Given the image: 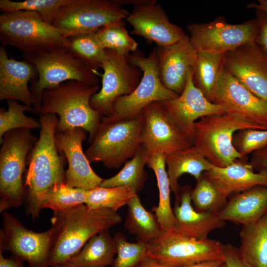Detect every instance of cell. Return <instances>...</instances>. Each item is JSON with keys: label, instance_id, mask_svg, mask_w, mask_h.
Masks as SVG:
<instances>
[{"label": "cell", "instance_id": "1", "mask_svg": "<svg viewBox=\"0 0 267 267\" xmlns=\"http://www.w3.org/2000/svg\"><path fill=\"white\" fill-rule=\"evenodd\" d=\"M59 118L55 114H41L40 135L28 158L25 174V212L33 220L39 217L44 196L53 185L64 182L63 153L56 147L55 139Z\"/></svg>", "mask_w": 267, "mask_h": 267}, {"label": "cell", "instance_id": "2", "mask_svg": "<svg viewBox=\"0 0 267 267\" xmlns=\"http://www.w3.org/2000/svg\"><path fill=\"white\" fill-rule=\"evenodd\" d=\"M121 221L117 212L105 208L90 209L85 204L67 211L53 212L51 222L56 236L49 267L66 263L92 237Z\"/></svg>", "mask_w": 267, "mask_h": 267}, {"label": "cell", "instance_id": "3", "mask_svg": "<svg viewBox=\"0 0 267 267\" xmlns=\"http://www.w3.org/2000/svg\"><path fill=\"white\" fill-rule=\"evenodd\" d=\"M99 90L91 86L71 80L46 89L42 96L41 114H55L59 117L56 133L80 128L89 134V142L101 123L102 116L90 105L91 96Z\"/></svg>", "mask_w": 267, "mask_h": 267}, {"label": "cell", "instance_id": "4", "mask_svg": "<svg viewBox=\"0 0 267 267\" xmlns=\"http://www.w3.org/2000/svg\"><path fill=\"white\" fill-rule=\"evenodd\" d=\"M72 33L45 22L37 12L19 10L0 15L1 45L15 47L28 54L66 47Z\"/></svg>", "mask_w": 267, "mask_h": 267}, {"label": "cell", "instance_id": "5", "mask_svg": "<svg viewBox=\"0 0 267 267\" xmlns=\"http://www.w3.org/2000/svg\"><path fill=\"white\" fill-rule=\"evenodd\" d=\"M23 59L33 64L38 73L31 81L35 114L40 113L44 90L53 89L71 80L91 86L98 85L97 73L88 68L66 47L46 51L23 54Z\"/></svg>", "mask_w": 267, "mask_h": 267}, {"label": "cell", "instance_id": "6", "mask_svg": "<svg viewBox=\"0 0 267 267\" xmlns=\"http://www.w3.org/2000/svg\"><path fill=\"white\" fill-rule=\"evenodd\" d=\"M144 125L143 112L129 119L101 122L85 154L90 163H102L118 169L133 158L142 144Z\"/></svg>", "mask_w": 267, "mask_h": 267}, {"label": "cell", "instance_id": "7", "mask_svg": "<svg viewBox=\"0 0 267 267\" xmlns=\"http://www.w3.org/2000/svg\"><path fill=\"white\" fill-rule=\"evenodd\" d=\"M37 139L29 129H15L3 135L0 150V213L25 201L23 175Z\"/></svg>", "mask_w": 267, "mask_h": 267}, {"label": "cell", "instance_id": "8", "mask_svg": "<svg viewBox=\"0 0 267 267\" xmlns=\"http://www.w3.org/2000/svg\"><path fill=\"white\" fill-rule=\"evenodd\" d=\"M246 129H257L227 113L206 116L194 124L192 144L212 165L224 167L243 160L234 148L232 139L236 132Z\"/></svg>", "mask_w": 267, "mask_h": 267}, {"label": "cell", "instance_id": "9", "mask_svg": "<svg viewBox=\"0 0 267 267\" xmlns=\"http://www.w3.org/2000/svg\"><path fill=\"white\" fill-rule=\"evenodd\" d=\"M128 58L142 71L140 82L131 94L120 96L114 101L112 114L108 117H102V122L134 118L150 104L175 98L179 95L164 87L160 80L156 49H153L147 56L136 50L130 54Z\"/></svg>", "mask_w": 267, "mask_h": 267}, {"label": "cell", "instance_id": "10", "mask_svg": "<svg viewBox=\"0 0 267 267\" xmlns=\"http://www.w3.org/2000/svg\"><path fill=\"white\" fill-rule=\"evenodd\" d=\"M225 244L210 238L197 239L173 228L163 229L147 244V256L171 267H183L209 260H224Z\"/></svg>", "mask_w": 267, "mask_h": 267}, {"label": "cell", "instance_id": "11", "mask_svg": "<svg viewBox=\"0 0 267 267\" xmlns=\"http://www.w3.org/2000/svg\"><path fill=\"white\" fill-rule=\"evenodd\" d=\"M0 249L9 251L28 264L29 267H49V261L56 236L55 228L42 232L25 227L12 214H2Z\"/></svg>", "mask_w": 267, "mask_h": 267}, {"label": "cell", "instance_id": "12", "mask_svg": "<svg viewBox=\"0 0 267 267\" xmlns=\"http://www.w3.org/2000/svg\"><path fill=\"white\" fill-rule=\"evenodd\" d=\"M129 13L113 0H72L59 8L51 24L76 36L95 33Z\"/></svg>", "mask_w": 267, "mask_h": 267}, {"label": "cell", "instance_id": "13", "mask_svg": "<svg viewBox=\"0 0 267 267\" xmlns=\"http://www.w3.org/2000/svg\"><path fill=\"white\" fill-rule=\"evenodd\" d=\"M106 58L102 68L101 88L90 99V105L102 117L112 114V106L118 97L131 94L142 76V71L128 58L116 51L105 49Z\"/></svg>", "mask_w": 267, "mask_h": 267}, {"label": "cell", "instance_id": "14", "mask_svg": "<svg viewBox=\"0 0 267 267\" xmlns=\"http://www.w3.org/2000/svg\"><path fill=\"white\" fill-rule=\"evenodd\" d=\"M187 28L190 42L197 51L224 54L246 43L255 41L259 23L255 18L231 24L218 18L207 23H191Z\"/></svg>", "mask_w": 267, "mask_h": 267}, {"label": "cell", "instance_id": "15", "mask_svg": "<svg viewBox=\"0 0 267 267\" xmlns=\"http://www.w3.org/2000/svg\"><path fill=\"white\" fill-rule=\"evenodd\" d=\"M212 102L257 129H267V101L250 91L225 67L218 81Z\"/></svg>", "mask_w": 267, "mask_h": 267}, {"label": "cell", "instance_id": "16", "mask_svg": "<svg viewBox=\"0 0 267 267\" xmlns=\"http://www.w3.org/2000/svg\"><path fill=\"white\" fill-rule=\"evenodd\" d=\"M144 125L142 144L149 155H165L189 148L193 144L170 118L160 102H154L143 111Z\"/></svg>", "mask_w": 267, "mask_h": 267}, {"label": "cell", "instance_id": "17", "mask_svg": "<svg viewBox=\"0 0 267 267\" xmlns=\"http://www.w3.org/2000/svg\"><path fill=\"white\" fill-rule=\"evenodd\" d=\"M224 64L243 86L267 101V56L255 41L225 53Z\"/></svg>", "mask_w": 267, "mask_h": 267}, {"label": "cell", "instance_id": "18", "mask_svg": "<svg viewBox=\"0 0 267 267\" xmlns=\"http://www.w3.org/2000/svg\"><path fill=\"white\" fill-rule=\"evenodd\" d=\"M193 71L194 69L189 72L184 90L178 97L160 102L172 120L192 143L194 124L197 119L226 113L221 106L209 101L195 86Z\"/></svg>", "mask_w": 267, "mask_h": 267}, {"label": "cell", "instance_id": "19", "mask_svg": "<svg viewBox=\"0 0 267 267\" xmlns=\"http://www.w3.org/2000/svg\"><path fill=\"white\" fill-rule=\"evenodd\" d=\"M126 20L132 25V34L154 42L158 47L175 44L186 35L182 28L170 22L156 0L134 6Z\"/></svg>", "mask_w": 267, "mask_h": 267}, {"label": "cell", "instance_id": "20", "mask_svg": "<svg viewBox=\"0 0 267 267\" xmlns=\"http://www.w3.org/2000/svg\"><path fill=\"white\" fill-rule=\"evenodd\" d=\"M87 132L80 128L56 133L55 143L58 150L63 153L68 162L64 182L72 187L89 190L100 186L103 179L92 170L82 147Z\"/></svg>", "mask_w": 267, "mask_h": 267}, {"label": "cell", "instance_id": "21", "mask_svg": "<svg viewBox=\"0 0 267 267\" xmlns=\"http://www.w3.org/2000/svg\"><path fill=\"white\" fill-rule=\"evenodd\" d=\"M158 74L167 89L180 95L185 86L189 72L194 69L198 51L185 35L171 45L157 47Z\"/></svg>", "mask_w": 267, "mask_h": 267}, {"label": "cell", "instance_id": "22", "mask_svg": "<svg viewBox=\"0 0 267 267\" xmlns=\"http://www.w3.org/2000/svg\"><path fill=\"white\" fill-rule=\"evenodd\" d=\"M191 190L190 186H183L176 195L173 228L184 235L199 240L206 239L212 231L223 228L225 221L218 212L196 210L192 204Z\"/></svg>", "mask_w": 267, "mask_h": 267}, {"label": "cell", "instance_id": "23", "mask_svg": "<svg viewBox=\"0 0 267 267\" xmlns=\"http://www.w3.org/2000/svg\"><path fill=\"white\" fill-rule=\"evenodd\" d=\"M36 67L26 61L9 58L5 47H0V100L14 99L31 106L34 97L28 87L30 81L37 80Z\"/></svg>", "mask_w": 267, "mask_h": 267}, {"label": "cell", "instance_id": "24", "mask_svg": "<svg viewBox=\"0 0 267 267\" xmlns=\"http://www.w3.org/2000/svg\"><path fill=\"white\" fill-rule=\"evenodd\" d=\"M246 160H238L224 167L212 165L205 174L225 197L258 186H267V173L255 172Z\"/></svg>", "mask_w": 267, "mask_h": 267}, {"label": "cell", "instance_id": "25", "mask_svg": "<svg viewBox=\"0 0 267 267\" xmlns=\"http://www.w3.org/2000/svg\"><path fill=\"white\" fill-rule=\"evenodd\" d=\"M267 212V186L237 193L219 212L221 218L242 225L256 222Z\"/></svg>", "mask_w": 267, "mask_h": 267}, {"label": "cell", "instance_id": "26", "mask_svg": "<svg viewBox=\"0 0 267 267\" xmlns=\"http://www.w3.org/2000/svg\"><path fill=\"white\" fill-rule=\"evenodd\" d=\"M165 156L171 191L176 195L180 189L178 179L183 174H190L197 180L212 166V164L193 145Z\"/></svg>", "mask_w": 267, "mask_h": 267}, {"label": "cell", "instance_id": "27", "mask_svg": "<svg viewBox=\"0 0 267 267\" xmlns=\"http://www.w3.org/2000/svg\"><path fill=\"white\" fill-rule=\"evenodd\" d=\"M116 246L109 229L92 237L75 255L65 264L76 267H106L112 265Z\"/></svg>", "mask_w": 267, "mask_h": 267}, {"label": "cell", "instance_id": "28", "mask_svg": "<svg viewBox=\"0 0 267 267\" xmlns=\"http://www.w3.org/2000/svg\"><path fill=\"white\" fill-rule=\"evenodd\" d=\"M239 250L252 267H267V212L255 222L242 225Z\"/></svg>", "mask_w": 267, "mask_h": 267}, {"label": "cell", "instance_id": "29", "mask_svg": "<svg viewBox=\"0 0 267 267\" xmlns=\"http://www.w3.org/2000/svg\"><path fill=\"white\" fill-rule=\"evenodd\" d=\"M147 166L155 175L159 190V203L153 208L158 222L163 229L174 227L175 219L170 200L171 188L170 180L165 167V156L162 153L149 155Z\"/></svg>", "mask_w": 267, "mask_h": 267}, {"label": "cell", "instance_id": "30", "mask_svg": "<svg viewBox=\"0 0 267 267\" xmlns=\"http://www.w3.org/2000/svg\"><path fill=\"white\" fill-rule=\"evenodd\" d=\"M124 226L130 234L135 237L137 241L146 244L155 239L163 230L155 214L143 206L137 194L127 205Z\"/></svg>", "mask_w": 267, "mask_h": 267}, {"label": "cell", "instance_id": "31", "mask_svg": "<svg viewBox=\"0 0 267 267\" xmlns=\"http://www.w3.org/2000/svg\"><path fill=\"white\" fill-rule=\"evenodd\" d=\"M224 54L207 51H198L193 82L211 102L218 81L224 67Z\"/></svg>", "mask_w": 267, "mask_h": 267}, {"label": "cell", "instance_id": "32", "mask_svg": "<svg viewBox=\"0 0 267 267\" xmlns=\"http://www.w3.org/2000/svg\"><path fill=\"white\" fill-rule=\"evenodd\" d=\"M149 157L147 150L141 144L134 156L125 162L123 168L115 176L103 179L100 186L104 187L127 186L137 194L144 187L147 178L144 167Z\"/></svg>", "mask_w": 267, "mask_h": 267}, {"label": "cell", "instance_id": "33", "mask_svg": "<svg viewBox=\"0 0 267 267\" xmlns=\"http://www.w3.org/2000/svg\"><path fill=\"white\" fill-rule=\"evenodd\" d=\"M66 47L93 71L102 68L106 54L95 32L68 37Z\"/></svg>", "mask_w": 267, "mask_h": 267}, {"label": "cell", "instance_id": "34", "mask_svg": "<svg viewBox=\"0 0 267 267\" xmlns=\"http://www.w3.org/2000/svg\"><path fill=\"white\" fill-rule=\"evenodd\" d=\"M137 194L127 186H97L87 190L85 204L90 209L105 208L117 212L120 208L127 205Z\"/></svg>", "mask_w": 267, "mask_h": 267}, {"label": "cell", "instance_id": "35", "mask_svg": "<svg viewBox=\"0 0 267 267\" xmlns=\"http://www.w3.org/2000/svg\"><path fill=\"white\" fill-rule=\"evenodd\" d=\"M87 190L70 187L64 182L56 183L45 192L42 208H48L53 212H62L85 204Z\"/></svg>", "mask_w": 267, "mask_h": 267}, {"label": "cell", "instance_id": "36", "mask_svg": "<svg viewBox=\"0 0 267 267\" xmlns=\"http://www.w3.org/2000/svg\"><path fill=\"white\" fill-rule=\"evenodd\" d=\"M95 35L104 49H110L126 56L137 50L138 44L128 34L123 20L102 27Z\"/></svg>", "mask_w": 267, "mask_h": 267}, {"label": "cell", "instance_id": "37", "mask_svg": "<svg viewBox=\"0 0 267 267\" xmlns=\"http://www.w3.org/2000/svg\"><path fill=\"white\" fill-rule=\"evenodd\" d=\"M6 103L7 110L3 107L0 108V143L3 135L9 131L18 129L41 128L39 121L24 114L25 111L35 113L33 107L20 104L14 99L7 100Z\"/></svg>", "mask_w": 267, "mask_h": 267}, {"label": "cell", "instance_id": "38", "mask_svg": "<svg viewBox=\"0 0 267 267\" xmlns=\"http://www.w3.org/2000/svg\"><path fill=\"white\" fill-rule=\"evenodd\" d=\"M191 198L193 207L199 212L219 213L227 201L204 173L196 180Z\"/></svg>", "mask_w": 267, "mask_h": 267}, {"label": "cell", "instance_id": "39", "mask_svg": "<svg viewBox=\"0 0 267 267\" xmlns=\"http://www.w3.org/2000/svg\"><path fill=\"white\" fill-rule=\"evenodd\" d=\"M72 0H26L14 1L0 0V9L2 12H10L19 10L37 12L43 20L51 24L59 8Z\"/></svg>", "mask_w": 267, "mask_h": 267}, {"label": "cell", "instance_id": "40", "mask_svg": "<svg viewBox=\"0 0 267 267\" xmlns=\"http://www.w3.org/2000/svg\"><path fill=\"white\" fill-rule=\"evenodd\" d=\"M113 238L117 252L112 267H135L148 256L147 244L139 241L130 242L120 232H116Z\"/></svg>", "mask_w": 267, "mask_h": 267}, {"label": "cell", "instance_id": "41", "mask_svg": "<svg viewBox=\"0 0 267 267\" xmlns=\"http://www.w3.org/2000/svg\"><path fill=\"white\" fill-rule=\"evenodd\" d=\"M233 145L243 160L253 152L267 146V129H246L236 132Z\"/></svg>", "mask_w": 267, "mask_h": 267}, {"label": "cell", "instance_id": "42", "mask_svg": "<svg viewBox=\"0 0 267 267\" xmlns=\"http://www.w3.org/2000/svg\"><path fill=\"white\" fill-rule=\"evenodd\" d=\"M223 262L227 267H252L239 248L229 243L225 244Z\"/></svg>", "mask_w": 267, "mask_h": 267}, {"label": "cell", "instance_id": "43", "mask_svg": "<svg viewBox=\"0 0 267 267\" xmlns=\"http://www.w3.org/2000/svg\"><path fill=\"white\" fill-rule=\"evenodd\" d=\"M256 15L259 30L255 42L267 56V13L256 10Z\"/></svg>", "mask_w": 267, "mask_h": 267}, {"label": "cell", "instance_id": "44", "mask_svg": "<svg viewBox=\"0 0 267 267\" xmlns=\"http://www.w3.org/2000/svg\"><path fill=\"white\" fill-rule=\"evenodd\" d=\"M249 163L255 171L267 173V146L253 152Z\"/></svg>", "mask_w": 267, "mask_h": 267}, {"label": "cell", "instance_id": "45", "mask_svg": "<svg viewBox=\"0 0 267 267\" xmlns=\"http://www.w3.org/2000/svg\"><path fill=\"white\" fill-rule=\"evenodd\" d=\"M24 261L14 255L8 258L4 257L2 250L0 249V267H25Z\"/></svg>", "mask_w": 267, "mask_h": 267}, {"label": "cell", "instance_id": "46", "mask_svg": "<svg viewBox=\"0 0 267 267\" xmlns=\"http://www.w3.org/2000/svg\"><path fill=\"white\" fill-rule=\"evenodd\" d=\"M135 267H171L147 256Z\"/></svg>", "mask_w": 267, "mask_h": 267}, {"label": "cell", "instance_id": "47", "mask_svg": "<svg viewBox=\"0 0 267 267\" xmlns=\"http://www.w3.org/2000/svg\"><path fill=\"white\" fill-rule=\"evenodd\" d=\"M223 263L222 260H209L193 264L183 267H220Z\"/></svg>", "mask_w": 267, "mask_h": 267}, {"label": "cell", "instance_id": "48", "mask_svg": "<svg viewBox=\"0 0 267 267\" xmlns=\"http://www.w3.org/2000/svg\"><path fill=\"white\" fill-rule=\"evenodd\" d=\"M248 8H255L256 10H261L267 13V0H259L258 3H252L247 5Z\"/></svg>", "mask_w": 267, "mask_h": 267}, {"label": "cell", "instance_id": "49", "mask_svg": "<svg viewBox=\"0 0 267 267\" xmlns=\"http://www.w3.org/2000/svg\"><path fill=\"white\" fill-rule=\"evenodd\" d=\"M50 267H74V266L64 263V264H60L55 265L51 266Z\"/></svg>", "mask_w": 267, "mask_h": 267}, {"label": "cell", "instance_id": "50", "mask_svg": "<svg viewBox=\"0 0 267 267\" xmlns=\"http://www.w3.org/2000/svg\"><path fill=\"white\" fill-rule=\"evenodd\" d=\"M220 267H227L225 266V265L223 263V264L222 265V266Z\"/></svg>", "mask_w": 267, "mask_h": 267}]
</instances>
